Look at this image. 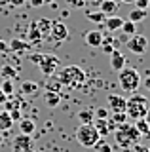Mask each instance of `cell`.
I'll return each instance as SVG.
<instances>
[{
    "label": "cell",
    "instance_id": "cell-32",
    "mask_svg": "<svg viewBox=\"0 0 150 152\" xmlns=\"http://www.w3.org/2000/svg\"><path fill=\"white\" fill-rule=\"evenodd\" d=\"M95 148H97V152H112V148H110V145H108V142H105V141H99V142H97V145H95Z\"/></svg>",
    "mask_w": 150,
    "mask_h": 152
},
{
    "label": "cell",
    "instance_id": "cell-48",
    "mask_svg": "<svg viewBox=\"0 0 150 152\" xmlns=\"http://www.w3.org/2000/svg\"><path fill=\"white\" fill-rule=\"evenodd\" d=\"M120 2H133V0H120Z\"/></svg>",
    "mask_w": 150,
    "mask_h": 152
},
{
    "label": "cell",
    "instance_id": "cell-20",
    "mask_svg": "<svg viewBox=\"0 0 150 152\" xmlns=\"http://www.w3.org/2000/svg\"><path fill=\"white\" fill-rule=\"evenodd\" d=\"M31 48V44L29 42H25V40H19V38H13V40L10 42V44H8V50L10 51H17V53H19V51H25V50H29Z\"/></svg>",
    "mask_w": 150,
    "mask_h": 152
},
{
    "label": "cell",
    "instance_id": "cell-1",
    "mask_svg": "<svg viewBox=\"0 0 150 152\" xmlns=\"http://www.w3.org/2000/svg\"><path fill=\"white\" fill-rule=\"evenodd\" d=\"M55 78H57L59 84L65 86V88L78 89L84 82H86V72H84L80 66H76V65H68V66H63V69L57 72Z\"/></svg>",
    "mask_w": 150,
    "mask_h": 152
},
{
    "label": "cell",
    "instance_id": "cell-24",
    "mask_svg": "<svg viewBox=\"0 0 150 152\" xmlns=\"http://www.w3.org/2000/svg\"><path fill=\"white\" fill-rule=\"evenodd\" d=\"M44 38H42V34L38 32V28H36V25L32 23V25L29 27V44H38V42H42Z\"/></svg>",
    "mask_w": 150,
    "mask_h": 152
},
{
    "label": "cell",
    "instance_id": "cell-42",
    "mask_svg": "<svg viewBox=\"0 0 150 152\" xmlns=\"http://www.w3.org/2000/svg\"><path fill=\"white\" fill-rule=\"evenodd\" d=\"M143 84H144V88H146L148 91H150V76H146V78H144V82H143Z\"/></svg>",
    "mask_w": 150,
    "mask_h": 152
},
{
    "label": "cell",
    "instance_id": "cell-17",
    "mask_svg": "<svg viewBox=\"0 0 150 152\" xmlns=\"http://www.w3.org/2000/svg\"><path fill=\"white\" fill-rule=\"evenodd\" d=\"M34 25H36V28H38V32L42 34V38H48L50 36V28H51V21H50V19L40 17V19H36V21H34Z\"/></svg>",
    "mask_w": 150,
    "mask_h": 152
},
{
    "label": "cell",
    "instance_id": "cell-13",
    "mask_svg": "<svg viewBox=\"0 0 150 152\" xmlns=\"http://www.w3.org/2000/svg\"><path fill=\"white\" fill-rule=\"evenodd\" d=\"M84 40H86V44H87V46L97 48V46H101V44H103V40H105V38H103V32L95 28V31H87V32H86V36H84Z\"/></svg>",
    "mask_w": 150,
    "mask_h": 152
},
{
    "label": "cell",
    "instance_id": "cell-30",
    "mask_svg": "<svg viewBox=\"0 0 150 152\" xmlns=\"http://www.w3.org/2000/svg\"><path fill=\"white\" fill-rule=\"evenodd\" d=\"M0 89H2V91L10 97V95H13V89H15V88H13V82H12V80H4L2 86H0Z\"/></svg>",
    "mask_w": 150,
    "mask_h": 152
},
{
    "label": "cell",
    "instance_id": "cell-38",
    "mask_svg": "<svg viewBox=\"0 0 150 152\" xmlns=\"http://www.w3.org/2000/svg\"><path fill=\"white\" fill-rule=\"evenodd\" d=\"M27 0H10V4L12 6H15V8H19V6H23V4H25Z\"/></svg>",
    "mask_w": 150,
    "mask_h": 152
},
{
    "label": "cell",
    "instance_id": "cell-21",
    "mask_svg": "<svg viewBox=\"0 0 150 152\" xmlns=\"http://www.w3.org/2000/svg\"><path fill=\"white\" fill-rule=\"evenodd\" d=\"M135 129L139 131V135L141 137H150V126H148V122L144 120V118H141V120H135Z\"/></svg>",
    "mask_w": 150,
    "mask_h": 152
},
{
    "label": "cell",
    "instance_id": "cell-44",
    "mask_svg": "<svg viewBox=\"0 0 150 152\" xmlns=\"http://www.w3.org/2000/svg\"><path fill=\"white\" fill-rule=\"evenodd\" d=\"M137 152H150V148H146V146H143V148H137Z\"/></svg>",
    "mask_w": 150,
    "mask_h": 152
},
{
    "label": "cell",
    "instance_id": "cell-10",
    "mask_svg": "<svg viewBox=\"0 0 150 152\" xmlns=\"http://www.w3.org/2000/svg\"><path fill=\"white\" fill-rule=\"evenodd\" d=\"M91 124L95 126V129L99 131V135H101V137H106V135H110V133L116 129V124L112 122L110 118H106V120H101V118H97V120H93Z\"/></svg>",
    "mask_w": 150,
    "mask_h": 152
},
{
    "label": "cell",
    "instance_id": "cell-18",
    "mask_svg": "<svg viewBox=\"0 0 150 152\" xmlns=\"http://www.w3.org/2000/svg\"><path fill=\"white\" fill-rule=\"evenodd\" d=\"M12 126H13V120L10 118V112L2 108V110H0V133L10 131V129H12Z\"/></svg>",
    "mask_w": 150,
    "mask_h": 152
},
{
    "label": "cell",
    "instance_id": "cell-28",
    "mask_svg": "<svg viewBox=\"0 0 150 152\" xmlns=\"http://www.w3.org/2000/svg\"><path fill=\"white\" fill-rule=\"evenodd\" d=\"M120 31H124L125 34H129V36H133L135 32H137V28H135V23L127 19V21H124V23H122V28H120Z\"/></svg>",
    "mask_w": 150,
    "mask_h": 152
},
{
    "label": "cell",
    "instance_id": "cell-11",
    "mask_svg": "<svg viewBox=\"0 0 150 152\" xmlns=\"http://www.w3.org/2000/svg\"><path fill=\"white\" fill-rule=\"evenodd\" d=\"M108 104L112 112H125V104H127V99L122 97L118 93H110L108 95Z\"/></svg>",
    "mask_w": 150,
    "mask_h": 152
},
{
    "label": "cell",
    "instance_id": "cell-46",
    "mask_svg": "<svg viewBox=\"0 0 150 152\" xmlns=\"http://www.w3.org/2000/svg\"><path fill=\"white\" fill-rule=\"evenodd\" d=\"M44 4H53V0H44Z\"/></svg>",
    "mask_w": 150,
    "mask_h": 152
},
{
    "label": "cell",
    "instance_id": "cell-27",
    "mask_svg": "<svg viewBox=\"0 0 150 152\" xmlns=\"http://www.w3.org/2000/svg\"><path fill=\"white\" fill-rule=\"evenodd\" d=\"M51 80H48V84H46V91H57L59 93V89L63 88V86L59 84V80L55 78V76H50Z\"/></svg>",
    "mask_w": 150,
    "mask_h": 152
},
{
    "label": "cell",
    "instance_id": "cell-50",
    "mask_svg": "<svg viewBox=\"0 0 150 152\" xmlns=\"http://www.w3.org/2000/svg\"><path fill=\"white\" fill-rule=\"evenodd\" d=\"M31 152H42V150H31Z\"/></svg>",
    "mask_w": 150,
    "mask_h": 152
},
{
    "label": "cell",
    "instance_id": "cell-35",
    "mask_svg": "<svg viewBox=\"0 0 150 152\" xmlns=\"http://www.w3.org/2000/svg\"><path fill=\"white\" fill-rule=\"evenodd\" d=\"M67 4L72 8H84L86 6V0H67Z\"/></svg>",
    "mask_w": 150,
    "mask_h": 152
},
{
    "label": "cell",
    "instance_id": "cell-14",
    "mask_svg": "<svg viewBox=\"0 0 150 152\" xmlns=\"http://www.w3.org/2000/svg\"><path fill=\"white\" fill-rule=\"evenodd\" d=\"M99 8H101L99 12L103 13V15L108 17V15H114V13H116V10H118V2H116V0H103Z\"/></svg>",
    "mask_w": 150,
    "mask_h": 152
},
{
    "label": "cell",
    "instance_id": "cell-31",
    "mask_svg": "<svg viewBox=\"0 0 150 152\" xmlns=\"http://www.w3.org/2000/svg\"><path fill=\"white\" fill-rule=\"evenodd\" d=\"M87 19L99 25V23H103V21H105V15H103L101 12H87Z\"/></svg>",
    "mask_w": 150,
    "mask_h": 152
},
{
    "label": "cell",
    "instance_id": "cell-43",
    "mask_svg": "<svg viewBox=\"0 0 150 152\" xmlns=\"http://www.w3.org/2000/svg\"><path fill=\"white\" fill-rule=\"evenodd\" d=\"M144 120H146L148 126H150V107H148V112H146V116H144Z\"/></svg>",
    "mask_w": 150,
    "mask_h": 152
},
{
    "label": "cell",
    "instance_id": "cell-39",
    "mask_svg": "<svg viewBox=\"0 0 150 152\" xmlns=\"http://www.w3.org/2000/svg\"><path fill=\"white\" fill-rule=\"evenodd\" d=\"M0 51H2V53H6V51H10V50H8V44H6L4 40H0Z\"/></svg>",
    "mask_w": 150,
    "mask_h": 152
},
{
    "label": "cell",
    "instance_id": "cell-47",
    "mask_svg": "<svg viewBox=\"0 0 150 152\" xmlns=\"http://www.w3.org/2000/svg\"><path fill=\"white\" fill-rule=\"evenodd\" d=\"M2 142H4V137H2V133H0V145H2Z\"/></svg>",
    "mask_w": 150,
    "mask_h": 152
},
{
    "label": "cell",
    "instance_id": "cell-25",
    "mask_svg": "<svg viewBox=\"0 0 150 152\" xmlns=\"http://www.w3.org/2000/svg\"><path fill=\"white\" fill-rule=\"evenodd\" d=\"M36 91H38V84H36V82H29V80H25V82L21 84V93L32 95V93H36Z\"/></svg>",
    "mask_w": 150,
    "mask_h": 152
},
{
    "label": "cell",
    "instance_id": "cell-41",
    "mask_svg": "<svg viewBox=\"0 0 150 152\" xmlns=\"http://www.w3.org/2000/svg\"><path fill=\"white\" fill-rule=\"evenodd\" d=\"M6 101H8V95L4 93L2 89H0V104H4V103H6Z\"/></svg>",
    "mask_w": 150,
    "mask_h": 152
},
{
    "label": "cell",
    "instance_id": "cell-26",
    "mask_svg": "<svg viewBox=\"0 0 150 152\" xmlns=\"http://www.w3.org/2000/svg\"><path fill=\"white\" fill-rule=\"evenodd\" d=\"M144 17H146V10H139V8H135V10H131V13H129V21H133V23L143 21Z\"/></svg>",
    "mask_w": 150,
    "mask_h": 152
},
{
    "label": "cell",
    "instance_id": "cell-5",
    "mask_svg": "<svg viewBox=\"0 0 150 152\" xmlns=\"http://www.w3.org/2000/svg\"><path fill=\"white\" fill-rule=\"evenodd\" d=\"M101 139L103 137L99 135V131L95 129L93 124H80L76 127V141L80 142L84 148H93Z\"/></svg>",
    "mask_w": 150,
    "mask_h": 152
},
{
    "label": "cell",
    "instance_id": "cell-15",
    "mask_svg": "<svg viewBox=\"0 0 150 152\" xmlns=\"http://www.w3.org/2000/svg\"><path fill=\"white\" fill-rule=\"evenodd\" d=\"M105 27H106V31H110V32H114V31H120L122 28V23H124V19L118 17V15H108V17H105Z\"/></svg>",
    "mask_w": 150,
    "mask_h": 152
},
{
    "label": "cell",
    "instance_id": "cell-49",
    "mask_svg": "<svg viewBox=\"0 0 150 152\" xmlns=\"http://www.w3.org/2000/svg\"><path fill=\"white\" fill-rule=\"evenodd\" d=\"M146 10H150V0H148V8H146Z\"/></svg>",
    "mask_w": 150,
    "mask_h": 152
},
{
    "label": "cell",
    "instance_id": "cell-36",
    "mask_svg": "<svg viewBox=\"0 0 150 152\" xmlns=\"http://www.w3.org/2000/svg\"><path fill=\"white\" fill-rule=\"evenodd\" d=\"M133 2L137 4L139 10H146V8H148V0H133Z\"/></svg>",
    "mask_w": 150,
    "mask_h": 152
},
{
    "label": "cell",
    "instance_id": "cell-7",
    "mask_svg": "<svg viewBox=\"0 0 150 152\" xmlns=\"http://www.w3.org/2000/svg\"><path fill=\"white\" fill-rule=\"evenodd\" d=\"M146 48H148V40L143 34H133L127 40V50L131 51V53L141 55V53H144V51H146Z\"/></svg>",
    "mask_w": 150,
    "mask_h": 152
},
{
    "label": "cell",
    "instance_id": "cell-23",
    "mask_svg": "<svg viewBox=\"0 0 150 152\" xmlns=\"http://www.w3.org/2000/svg\"><path fill=\"white\" fill-rule=\"evenodd\" d=\"M0 76H2L4 80H13L17 76V70H15V66H12V65H4L2 69H0Z\"/></svg>",
    "mask_w": 150,
    "mask_h": 152
},
{
    "label": "cell",
    "instance_id": "cell-2",
    "mask_svg": "<svg viewBox=\"0 0 150 152\" xmlns=\"http://www.w3.org/2000/svg\"><path fill=\"white\" fill-rule=\"evenodd\" d=\"M114 137H116V145L122 146V148H129V146L137 145L139 139H141V135H139V131L135 129V126L133 124H127V122L120 124V126L116 127Z\"/></svg>",
    "mask_w": 150,
    "mask_h": 152
},
{
    "label": "cell",
    "instance_id": "cell-29",
    "mask_svg": "<svg viewBox=\"0 0 150 152\" xmlns=\"http://www.w3.org/2000/svg\"><path fill=\"white\" fill-rule=\"evenodd\" d=\"M112 122L116 124V126H120V124H125V120H127V114L125 112H112Z\"/></svg>",
    "mask_w": 150,
    "mask_h": 152
},
{
    "label": "cell",
    "instance_id": "cell-19",
    "mask_svg": "<svg viewBox=\"0 0 150 152\" xmlns=\"http://www.w3.org/2000/svg\"><path fill=\"white\" fill-rule=\"evenodd\" d=\"M44 101H46V104H48L50 108H55V107H59V103H61V95L57 91H46L44 93Z\"/></svg>",
    "mask_w": 150,
    "mask_h": 152
},
{
    "label": "cell",
    "instance_id": "cell-3",
    "mask_svg": "<svg viewBox=\"0 0 150 152\" xmlns=\"http://www.w3.org/2000/svg\"><path fill=\"white\" fill-rule=\"evenodd\" d=\"M148 112V99L141 93H131V97L127 99V104H125V114L131 120H141L144 118Z\"/></svg>",
    "mask_w": 150,
    "mask_h": 152
},
{
    "label": "cell",
    "instance_id": "cell-12",
    "mask_svg": "<svg viewBox=\"0 0 150 152\" xmlns=\"http://www.w3.org/2000/svg\"><path fill=\"white\" fill-rule=\"evenodd\" d=\"M110 69L116 70V72H120L122 69H125V57L122 55V51H118L116 48L110 53Z\"/></svg>",
    "mask_w": 150,
    "mask_h": 152
},
{
    "label": "cell",
    "instance_id": "cell-4",
    "mask_svg": "<svg viewBox=\"0 0 150 152\" xmlns=\"http://www.w3.org/2000/svg\"><path fill=\"white\" fill-rule=\"evenodd\" d=\"M118 84L124 91L127 93H137L139 86H141V74L137 69H131V66H125L118 72Z\"/></svg>",
    "mask_w": 150,
    "mask_h": 152
},
{
    "label": "cell",
    "instance_id": "cell-33",
    "mask_svg": "<svg viewBox=\"0 0 150 152\" xmlns=\"http://www.w3.org/2000/svg\"><path fill=\"white\" fill-rule=\"evenodd\" d=\"M93 112H95V118H101V120H106L108 114H110L108 108H97V110H93Z\"/></svg>",
    "mask_w": 150,
    "mask_h": 152
},
{
    "label": "cell",
    "instance_id": "cell-8",
    "mask_svg": "<svg viewBox=\"0 0 150 152\" xmlns=\"http://www.w3.org/2000/svg\"><path fill=\"white\" fill-rule=\"evenodd\" d=\"M67 36H68V28L65 23H61V21H51V28H50V36L53 42H63V40H67Z\"/></svg>",
    "mask_w": 150,
    "mask_h": 152
},
{
    "label": "cell",
    "instance_id": "cell-40",
    "mask_svg": "<svg viewBox=\"0 0 150 152\" xmlns=\"http://www.w3.org/2000/svg\"><path fill=\"white\" fill-rule=\"evenodd\" d=\"M42 4H44V0H31V6H34V8H40Z\"/></svg>",
    "mask_w": 150,
    "mask_h": 152
},
{
    "label": "cell",
    "instance_id": "cell-34",
    "mask_svg": "<svg viewBox=\"0 0 150 152\" xmlns=\"http://www.w3.org/2000/svg\"><path fill=\"white\" fill-rule=\"evenodd\" d=\"M101 48H103V51H105V53H108V55L112 53V50H114V46L110 44V40H106V42L103 40V44H101Z\"/></svg>",
    "mask_w": 150,
    "mask_h": 152
},
{
    "label": "cell",
    "instance_id": "cell-45",
    "mask_svg": "<svg viewBox=\"0 0 150 152\" xmlns=\"http://www.w3.org/2000/svg\"><path fill=\"white\" fill-rule=\"evenodd\" d=\"M91 2H93V4H97V6H101V2H103V0H91Z\"/></svg>",
    "mask_w": 150,
    "mask_h": 152
},
{
    "label": "cell",
    "instance_id": "cell-37",
    "mask_svg": "<svg viewBox=\"0 0 150 152\" xmlns=\"http://www.w3.org/2000/svg\"><path fill=\"white\" fill-rule=\"evenodd\" d=\"M40 59H42V53H32V55H31V61H32L34 65H38Z\"/></svg>",
    "mask_w": 150,
    "mask_h": 152
},
{
    "label": "cell",
    "instance_id": "cell-22",
    "mask_svg": "<svg viewBox=\"0 0 150 152\" xmlns=\"http://www.w3.org/2000/svg\"><path fill=\"white\" fill-rule=\"evenodd\" d=\"M78 120H80V124H91L93 120H95L93 108H82V110L78 112Z\"/></svg>",
    "mask_w": 150,
    "mask_h": 152
},
{
    "label": "cell",
    "instance_id": "cell-9",
    "mask_svg": "<svg viewBox=\"0 0 150 152\" xmlns=\"http://www.w3.org/2000/svg\"><path fill=\"white\" fill-rule=\"evenodd\" d=\"M12 146H13V152H31L32 150V137L19 133V135L13 139Z\"/></svg>",
    "mask_w": 150,
    "mask_h": 152
},
{
    "label": "cell",
    "instance_id": "cell-6",
    "mask_svg": "<svg viewBox=\"0 0 150 152\" xmlns=\"http://www.w3.org/2000/svg\"><path fill=\"white\" fill-rule=\"evenodd\" d=\"M40 70H42V74L44 76H53L55 72H57V69H59V59L55 55H50V53H42V59H40Z\"/></svg>",
    "mask_w": 150,
    "mask_h": 152
},
{
    "label": "cell",
    "instance_id": "cell-16",
    "mask_svg": "<svg viewBox=\"0 0 150 152\" xmlns=\"http://www.w3.org/2000/svg\"><path fill=\"white\" fill-rule=\"evenodd\" d=\"M34 129H36L34 120H31V118H21L19 120V133H23V135H32Z\"/></svg>",
    "mask_w": 150,
    "mask_h": 152
}]
</instances>
